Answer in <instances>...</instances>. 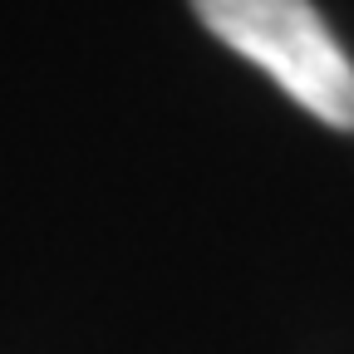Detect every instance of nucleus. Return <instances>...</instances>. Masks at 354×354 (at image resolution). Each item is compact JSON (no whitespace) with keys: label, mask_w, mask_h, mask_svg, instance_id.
<instances>
[{"label":"nucleus","mask_w":354,"mask_h":354,"mask_svg":"<svg viewBox=\"0 0 354 354\" xmlns=\"http://www.w3.org/2000/svg\"><path fill=\"white\" fill-rule=\"evenodd\" d=\"M197 20L330 128H354V59L310 0H192Z\"/></svg>","instance_id":"f257e3e1"}]
</instances>
